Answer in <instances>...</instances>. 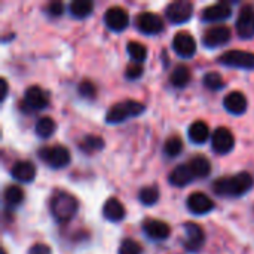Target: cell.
I'll list each match as a JSON object with an SVG mask.
<instances>
[{
    "label": "cell",
    "instance_id": "obj_33",
    "mask_svg": "<svg viewBox=\"0 0 254 254\" xmlns=\"http://www.w3.org/2000/svg\"><path fill=\"white\" fill-rule=\"evenodd\" d=\"M143 249L140 246V243H137L132 238H125L122 240L121 246H119V254H141Z\"/></svg>",
    "mask_w": 254,
    "mask_h": 254
},
{
    "label": "cell",
    "instance_id": "obj_34",
    "mask_svg": "<svg viewBox=\"0 0 254 254\" xmlns=\"http://www.w3.org/2000/svg\"><path fill=\"white\" fill-rule=\"evenodd\" d=\"M95 92H97V89H95V86L89 80H82L79 83V94H80V97H83V98H94Z\"/></svg>",
    "mask_w": 254,
    "mask_h": 254
},
{
    "label": "cell",
    "instance_id": "obj_14",
    "mask_svg": "<svg viewBox=\"0 0 254 254\" xmlns=\"http://www.w3.org/2000/svg\"><path fill=\"white\" fill-rule=\"evenodd\" d=\"M231 13H232L231 4L226 1H219V3L211 4L202 10V19L205 22H219V21L228 19L231 16Z\"/></svg>",
    "mask_w": 254,
    "mask_h": 254
},
{
    "label": "cell",
    "instance_id": "obj_17",
    "mask_svg": "<svg viewBox=\"0 0 254 254\" xmlns=\"http://www.w3.org/2000/svg\"><path fill=\"white\" fill-rule=\"evenodd\" d=\"M144 234L150 238V240H156V241H162L167 240L171 234L170 226L162 222V220H156V219H149L144 222L143 225Z\"/></svg>",
    "mask_w": 254,
    "mask_h": 254
},
{
    "label": "cell",
    "instance_id": "obj_32",
    "mask_svg": "<svg viewBox=\"0 0 254 254\" xmlns=\"http://www.w3.org/2000/svg\"><path fill=\"white\" fill-rule=\"evenodd\" d=\"M204 85L211 89V91H219L222 88H225V80L222 77L220 73L217 71H208L205 76H204Z\"/></svg>",
    "mask_w": 254,
    "mask_h": 254
},
{
    "label": "cell",
    "instance_id": "obj_5",
    "mask_svg": "<svg viewBox=\"0 0 254 254\" xmlns=\"http://www.w3.org/2000/svg\"><path fill=\"white\" fill-rule=\"evenodd\" d=\"M219 63L228 67L254 70V54L247 51H237V49L226 51L219 57Z\"/></svg>",
    "mask_w": 254,
    "mask_h": 254
},
{
    "label": "cell",
    "instance_id": "obj_18",
    "mask_svg": "<svg viewBox=\"0 0 254 254\" xmlns=\"http://www.w3.org/2000/svg\"><path fill=\"white\" fill-rule=\"evenodd\" d=\"M223 106L225 109L232 113V115H243L247 110L249 101L246 98V95L240 91H232L229 92L225 100H223Z\"/></svg>",
    "mask_w": 254,
    "mask_h": 254
},
{
    "label": "cell",
    "instance_id": "obj_1",
    "mask_svg": "<svg viewBox=\"0 0 254 254\" xmlns=\"http://www.w3.org/2000/svg\"><path fill=\"white\" fill-rule=\"evenodd\" d=\"M252 174L243 171L232 177H220L213 183V192L219 196H243L253 189Z\"/></svg>",
    "mask_w": 254,
    "mask_h": 254
},
{
    "label": "cell",
    "instance_id": "obj_29",
    "mask_svg": "<svg viewBox=\"0 0 254 254\" xmlns=\"http://www.w3.org/2000/svg\"><path fill=\"white\" fill-rule=\"evenodd\" d=\"M182 150H183V141L179 135L170 137L164 144V153L170 158H176L177 155L182 153Z\"/></svg>",
    "mask_w": 254,
    "mask_h": 254
},
{
    "label": "cell",
    "instance_id": "obj_38",
    "mask_svg": "<svg viewBox=\"0 0 254 254\" xmlns=\"http://www.w3.org/2000/svg\"><path fill=\"white\" fill-rule=\"evenodd\" d=\"M0 85H1V100H4L6 98V95H7V82H6V79H3L1 77V80H0Z\"/></svg>",
    "mask_w": 254,
    "mask_h": 254
},
{
    "label": "cell",
    "instance_id": "obj_7",
    "mask_svg": "<svg viewBox=\"0 0 254 254\" xmlns=\"http://www.w3.org/2000/svg\"><path fill=\"white\" fill-rule=\"evenodd\" d=\"M135 25L138 31L153 36L164 30V19L153 12H141L135 18Z\"/></svg>",
    "mask_w": 254,
    "mask_h": 254
},
{
    "label": "cell",
    "instance_id": "obj_36",
    "mask_svg": "<svg viewBox=\"0 0 254 254\" xmlns=\"http://www.w3.org/2000/svg\"><path fill=\"white\" fill-rule=\"evenodd\" d=\"M63 10H64V6L60 1H52L48 6V13L51 16H60V15H63Z\"/></svg>",
    "mask_w": 254,
    "mask_h": 254
},
{
    "label": "cell",
    "instance_id": "obj_6",
    "mask_svg": "<svg viewBox=\"0 0 254 254\" xmlns=\"http://www.w3.org/2000/svg\"><path fill=\"white\" fill-rule=\"evenodd\" d=\"M165 15L168 18L170 22L173 24H183L186 21H189L193 15V4L188 0H176L171 1L167 9H165Z\"/></svg>",
    "mask_w": 254,
    "mask_h": 254
},
{
    "label": "cell",
    "instance_id": "obj_28",
    "mask_svg": "<svg viewBox=\"0 0 254 254\" xmlns=\"http://www.w3.org/2000/svg\"><path fill=\"white\" fill-rule=\"evenodd\" d=\"M104 147V140L100 135H86L80 144V149L85 150L86 153H94L98 152Z\"/></svg>",
    "mask_w": 254,
    "mask_h": 254
},
{
    "label": "cell",
    "instance_id": "obj_11",
    "mask_svg": "<svg viewBox=\"0 0 254 254\" xmlns=\"http://www.w3.org/2000/svg\"><path fill=\"white\" fill-rule=\"evenodd\" d=\"M173 48L177 55H180L183 58H190L196 52V42L190 33L179 31L173 39Z\"/></svg>",
    "mask_w": 254,
    "mask_h": 254
},
{
    "label": "cell",
    "instance_id": "obj_15",
    "mask_svg": "<svg viewBox=\"0 0 254 254\" xmlns=\"http://www.w3.org/2000/svg\"><path fill=\"white\" fill-rule=\"evenodd\" d=\"M24 100H25V106L30 107L31 110H42L49 103L48 94L40 86H36V85L27 88L25 95H24Z\"/></svg>",
    "mask_w": 254,
    "mask_h": 254
},
{
    "label": "cell",
    "instance_id": "obj_3",
    "mask_svg": "<svg viewBox=\"0 0 254 254\" xmlns=\"http://www.w3.org/2000/svg\"><path fill=\"white\" fill-rule=\"evenodd\" d=\"M144 104L134 101V100H127L124 103L115 104L106 115V122L107 124H121L127 121L128 118L138 116L144 112Z\"/></svg>",
    "mask_w": 254,
    "mask_h": 254
},
{
    "label": "cell",
    "instance_id": "obj_26",
    "mask_svg": "<svg viewBox=\"0 0 254 254\" xmlns=\"http://www.w3.org/2000/svg\"><path fill=\"white\" fill-rule=\"evenodd\" d=\"M92 9H94V4L89 0H74L70 4V13L77 19H83L89 16Z\"/></svg>",
    "mask_w": 254,
    "mask_h": 254
},
{
    "label": "cell",
    "instance_id": "obj_9",
    "mask_svg": "<svg viewBox=\"0 0 254 254\" xmlns=\"http://www.w3.org/2000/svg\"><path fill=\"white\" fill-rule=\"evenodd\" d=\"M106 25L113 31H122L129 25V15L121 6H112L104 13Z\"/></svg>",
    "mask_w": 254,
    "mask_h": 254
},
{
    "label": "cell",
    "instance_id": "obj_2",
    "mask_svg": "<svg viewBox=\"0 0 254 254\" xmlns=\"http://www.w3.org/2000/svg\"><path fill=\"white\" fill-rule=\"evenodd\" d=\"M77 208H79L77 199L64 190L55 192L49 201L51 214L60 223H67L68 220H71L77 213Z\"/></svg>",
    "mask_w": 254,
    "mask_h": 254
},
{
    "label": "cell",
    "instance_id": "obj_31",
    "mask_svg": "<svg viewBox=\"0 0 254 254\" xmlns=\"http://www.w3.org/2000/svg\"><path fill=\"white\" fill-rule=\"evenodd\" d=\"M138 199L143 205H153L159 199V190L156 186H147L143 188L138 193Z\"/></svg>",
    "mask_w": 254,
    "mask_h": 254
},
{
    "label": "cell",
    "instance_id": "obj_24",
    "mask_svg": "<svg viewBox=\"0 0 254 254\" xmlns=\"http://www.w3.org/2000/svg\"><path fill=\"white\" fill-rule=\"evenodd\" d=\"M190 70L186 65H177L170 76V82L176 88H185L190 82Z\"/></svg>",
    "mask_w": 254,
    "mask_h": 254
},
{
    "label": "cell",
    "instance_id": "obj_23",
    "mask_svg": "<svg viewBox=\"0 0 254 254\" xmlns=\"http://www.w3.org/2000/svg\"><path fill=\"white\" fill-rule=\"evenodd\" d=\"M189 167H190V170H192V173H193L195 177L204 179V177L210 176V173H211V164L202 155H198V156L192 158L190 162H189Z\"/></svg>",
    "mask_w": 254,
    "mask_h": 254
},
{
    "label": "cell",
    "instance_id": "obj_22",
    "mask_svg": "<svg viewBox=\"0 0 254 254\" xmlns=\"http://www.w3.org/2000/svg\"><path fill=\"white\" fill-rule=\"evenodd\" d=\"M210 137V128L204 121H195L189 127V138L195 144H202Z\"/></svg>",
    "mask_w": 254,
    "mask_h": 254
},
{
    "label": "cell",
    "instance_id": "obj_8",
    "mask_svg": "<svg viewBox=\"0 0 254 254\" xmlns=\"http://www.w3.org/2000/svg\"><path fill=\"white\" fill-rule=\"evenodd\" d=\"M211 147L219 155H226L234 150L235 147V137L231 132V129L220 127L214 131L211 138Z\"/></svg>",
    "mask_w": 254,
    "mask_h": 254
},
{
    "label": "cell",
    "instance_id": "obj_30",
    "mask_svg": "<svg viewBox=\"0 0 254 254\" xmlns=\"http://www.w3.org/2000/svg\"><path fill=\"white\" fill-rule=\"evenodd\" d=\"M127 49H128V54L129 57L135 61V63H143L146 58H147V48L138 42H129L127 45Z\"/></svg>",
    "mask_w": 254,
    "mask_h": 254
},
{
    "label": "cell",
    "instance_id": "obj_20",
    "mask_svg": "<svg viewBox=\"0 0 254 254\" xmlns=\"http://www.w3.org/2000/svg\"><path fill=\"white\" fill-rule=\"evenodd\" d=\"M193 179H195V176H193V173H192L189 164H182V165L176 167V168L170 173V177H168L170 183H171L173 186H177V188H185V186H188L189 183L193 182Z\"/></svg>",
    "mask_w": 254,
    "mask_h": 254
},
{
    "label": "cell",
    "instance_id": "obj_35",
    "mask_svg": "<svg viewBox=\"0 0 254 254\" xmlns=\"http://www.w3.org/2000/svg\"><path fill=\"white\" fill-rule=\"evenodd\" d=\"M143 74V67L138 64V63H135V64H129L128 67H127V70H125V76H127V79H138L140 76Z\"/></svg>",
    "mask_w": 254,
    "mask_h": 254
},
{
    "label": "cell",
    "instance_id": "obj_25",
    "mask_svg": "<svg viewBox=\"0 0 254 254\" xmlns=\"http://www.w3.org/2000/svg\"><path fill=\"white\" fill-rule=\"evenodd\" d=\"M55 128H57V124L52 118L49 116H43L40 118L36 125H34V131L36 134L40 137V138H49L54 132H55Z\"/></svg>",
    "mask_w": 254,
    "mask_h": 254
},
{
    "label": "cell",
    "instance_id": "obj_12",
    "mask_svg": "<svg viewBox=\"0 0 254 254\" xmlns=\"http://www.w3.org/2000/svg\"><path fill=\"white\" fill-rule=\"evenodd\" d=\"M231 28L228 25H214L208 28L204 34V45L207 48H217L223 46L231 40Z\"/></svg>",
    "mask_w": 254,
    "mask_h": 254
},
{
    "label": "cell",
    "instance_id": "obj_4",
    "mask_svg": "<svg viewBox=\"0 0 254 254\" xmlns=\"http://www.w3.org/2000/svg\"><path fill=\"white\" fill-rule=\"evenodd\" d=\"M39 158L52 168H64L70 164V152L64 146H45L39 150Z\"/></svg>",
    "mask_w": 254,
    "mask_h": 254
},
{
    "label": "cell",
    "instance_id": "obj_13",
    "mask_svg": "<svg viewBox=\"0 0 254 254\" xmlns=\"http://www.w3.org/2000/svg\"><path fill=\"white\" fill-rule=\"evenodd\" d=\"M185 234H186V240H185V249L190 253L198 252L205 241V234L202 231V228L196 223H185Z\"/></svg>",
    "mask_w": 254,
    "mask_h": 254
},
{
    "label": "cell",
    "instance_id": "obj_21",
    "mask_svg": "<svg viewBox=\"0 0 254 254\" xmlns=\"http://www.w3.org/2000/svg\"><path fill=\"white\" fill-rule=\"evenodd\" d=\"M103 216L110 222H121L125 217V207L116 198H109L103 205Z\"/></svg>",
    "mask_w": 254,
    "mask_h": 254
},
{
    "label": "cell",
    "instance_id": "obj_27",
    "mask_svg": "<svg viewBox=\"0 0 254 254\" xmlns=\"http://www.w3.org/2000/svg\"><path fill=\"white\" fill-rule=\"evenodd\" d=\"M3 199L7 207H18L24 199V192L19 186H7L3 193Z\"/></svg>",
    "mask_w": 254,
    "mask_h": 254
},
{
    "label": "cell",
    "instance_id": "obj_16",
    "mask_svg": "<svg viewBox=\"0 0 254 254\" xmlns=\"http://www.w3.org/2000/svg\"><path fill=\"white\" fill-rule=\"evenodd\" d=\"M188 208L193 213V214H207L214 208V202L211 201L210 196H207L202 192H195L188 198Z\"/></svg>",
    "mask_w": 254,
    "mask_h": 254
},
{
    "label": "cell",
    "instance_id": "obj_37",
    "mask_svg": "<svg viewBox=\"0 0 254 254\" xmlns=\"http://www.w3.org/2000/svg\"><path fill=\"white\" fill-rule=\"evenodd\" d=\"M28 254H51V249L46 244H34L28 250Z\"/></svg>",
    "mask_w": 254,
    "mask_h": 254
},
{
    "label": "cell",
    "instance_id": "obj_10",
    "mask_svg": "<svg viewBox=\"0 0 254 254\" xmlns=\"http://www.w3.org/2000/svg\"><path fill=\"white\" fill-rule=\"evenodd\" d=\"M237 31L241 39H252L254 37V7L252 4L243 6L240 10V16L237 19Z\"/></svg>",
    "mask_w": 254,
    "mask_h": 254
},
{
    "label": "cell",
    "instance_id": "obj_19",
    "mask_svg": "<svg viewBox=\"0 0 254 254\" xmlns=\"http://www.w3.org/2000/svg\"><path fill=\"white\" fill-rule=\"evenodd\" d=\"M10 174L15 180L22 183H30L36 177V167L30 161H18L13 164Z\"/></svg>",
    "mask_w": 254,
    "mask_h": 254
}]
</instances>
